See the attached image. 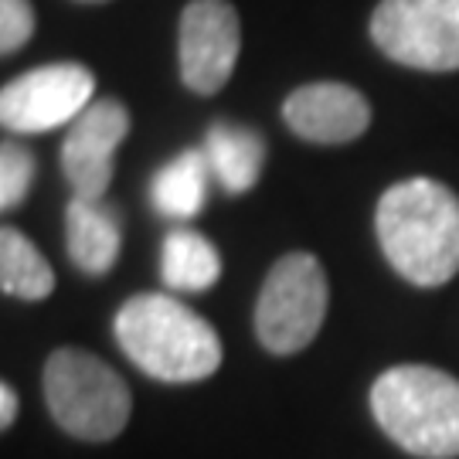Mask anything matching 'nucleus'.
<instances>
[{
	"label": "nucleus",
	"mask_w": 459,
	"mask_h": 459,
	"mask_svg": "<svg viewBox=\"0 0 459 459\" xmlns=\"http://www.w3.org/2000/svg\"><path fill=\"white\" fill-rule=\"evenodd\" d=\"M385 259L415 282L443 286L459 273V197L432 178L388 187L375 212Z\"/></svg>",
	"instance_id": "nucleus-1"
},
{
	"label": "nucleus",
	"mask_w": 459,
	"mask_h": 459,
	"mask_svg": "<svg viewBox=\"0 0 459 459\" xmlns=\"http://www.w3.org/2000/svg\"><path fill=\"white\" fill-rule=\"evenodd\" d=\"M116 344L143 375L167 385L204 381L221 364V341L212 324L160 293H140L119 307Z\"/></svg>",
	"instance_id": "nucleus-2"
},
{
	"label": "nucleus",
	"mask_w": 459,
	"mask_h": 459,
	"mask_svg": "<svg viewBox=\"0 0 459 459\" xmlns=\"http://www.w3.org/2000/svg\"><path fill=\"white\" fill-rule=\"evenodd\" d=\"M371 411L405 453L459 456V381L429 364H398L375 381Z\"/></svg>",
	"instance_id": "nucleus-3"
},
{
	"label": "nucleus",
	"mask_w": 459,
	"mask_h": 459,
	"mask_svg": "<svg viewBox=\"0 0 459 459\" xmlns=\"http://www.w3.org/2000/svg\"><path fill=\"white\" fill-rule=\"evenodd\" d=\"M45 402L51 419L82 443H109L130 422L126 381L106 361L79 347L55 351L45 364Z\"/></svg>",
	"instance_id": "nucleus-4"
},
{
	"label": "nucleus",
	"mask_w": 459,
	"mask_h": 459,
	"mask_svg": "<svg viewBox=\"0 0 459 459\" xmlns=\"http://www.w3.org/2000/svg\"><path fill=\"white\" fill-rule=\"evenodd\" d=\"M327 273L310 252H286L263 282L255 333L265 351L296 354L310 344L327 316Z\"/></svg>",
	"instance_id": "nucleus-5"
},
{
	"label": "nucleus",
	"mask_w": 459,
	"mask_h": 459,
	"mask_svg": "<svg viewBox=\"0 0 459 459\" xmlns=\"http://www.w3.org/2000/svg\"><path fill=\"white\" fill-rule=\"evenodd\" d=\"M371 38L398 65L453 72L459 68V0H381Z\"/></svg>",
	"instance_id": "nucleus-6"
},
{
	"label": "nucleus",
	"mask_w": 459,
	"mask_h": 459,
	"mask_svg": "<svg viewBox=\"0 0 459 459\" xmlns=\"http://www.w3.org/2000/svg\"><path fill=\"white\" fill-rule=\"evenodd\" d=\"M96 75L79 62H55L17 75L0 92V123L14 133H45L75 123L92 106Z\"/></svg>",
	"instance_id": "nucleus-7"
},
{
	"label": "nucleus",
	"mask_w": 459,
	"mask_h": 459,
	"mask_svg": "<svg viewBox=\"0 0 459 459\" xmlns=\"http://www.w3.org/2000/svg\"><path fill=\"white\" fill-rule=\"evenodd\" d=\"M242 48L238 14L229 0H191L181 14V79L197 96H214L235 72Z\"/></svg>",
	"instance_id": "nucleus-8"
},
{
	"label": "nucleus",
	"mask_w": 459,
	"mask_h": 459,
	"mask_svg": "<svg viewBox=\"0 0 459 459\" xmlns=\"http://www.w3.org/2000/svg\"><path fill=\"white\" fill-rule=\"evenodd\" d=\"M130 133V113L119 99H96L75 123H68L62 143V170L75 197L102 201L113 184V160Z\"/></svg>",
	"instance_id": "nucleus-9"
},
{
	"label": "nucleus",
	"mask_w": 459,
	"mask_h": 459,
	"mask_svg": "<svg viewBox=\"0 0 459 459\" xmlns=\"http://www.w3.org/2000/svg\"><path fill=\"white\" fill-rule=\"evenodd\" d=\"M282 116L290 130L310 143H351L371 126L368 99L344 82L299 85L282 102Z\"/></svg>",
	"instance_id": "nucleus-10"
},
{
	"label": "nucleus",
	"mask_w": 459,
	"mask_h": 459,
	"mask_svg": "<svg viewBox=\"0 0 459 459\" xmlns=\"http://www.w3.org/2000/svg\"><path fill=\"white\" fill-rule=\"evenodd\" d=\"M65 242L72 263L85 276H106L123 248L119 214L106 201L72 197V204L65 208Z\"/></svg>",
	"instance_id": "nucleus-11"
},
{
	"label": "nucleus",
	"mask_w": 459,
	"mask_h": 459,
	"mask_svg": "<svg viewBox=\"0 0 459 459\" xmlns=\"http://www.w3.org/2000/svg\"><path fill=\"white\" fill-rule=\"evenodd\" d=\"M204 157L218 184L231 195H246L255 187L265 164L263 136L238 123H214L204 136Z\"/></svg>",
	"instance_id": "nucleus-12"
},
{
	"label": "nucleus",
	"mask_w": 459,
	"mask_h": 459,
	"mask_svg": "<svg viewBox=\"0 0 459 459\" xmlns=\"http://www.w3.org/2000/svg\"><path fill=\"white\" fill-rule=\"evenodd\" d=\"M212 178L214 174L204 150H184L181 157H174L170 164L157 170V178L150 184V201L164 218L191 221L208 201V181Z\"/></svg>",
	"instance_id": "nucleus-13"
},
{
	"label": "nucleus",
	"mask_w": 459,
	"mask_h": 459,
	"mask_svg": "<svg viewBox=\"0 0 459 459\" xmlns=\"http://www.w3.org/2000/svg\"><path fill=\"white\" fill-rule=\"evenodd\" d=\"M160 276L170 290L181 293H204L221 276L218 248L195 229H174L164 238L160 252Z\"/></svg>",
	"instance_id": "nucleus-14"
},
{
	"label": "nucleus",
	"mask_w": 459,
	"mask_h": 459,
	"mask_svg": "<svg viewBox=\"0 0 459 459\" xmlns=\"http://www.w3.org/2000/svg\"><path fill=\"white\" fill-rule=\"evenodd\" d=\"M0 290L24 303H38L55 290V273L41 252L17 229L0 231Z\"/></svg>",
	"instance_id": "nucleus-15"
},
{
	"label": "nucleus",
	"mask_w": 459,
	"mask_h": 459,
	"mask_svg": "<svg viewBox=\"0 0 459 459\" xmlns=\"http://www.w3.org/2000/svg\"><path fill=\"white\" fill-rule=\"evenodd\" d=\"M34 184V157L21 143L0 147V208H17Z\"/></svg>",
	"instance_id": "nucleus-16"
},
{
	"label": "nucleus",
	"mask_w": 459,
	"mask_h": 459,
	"mask_svg": "<svg viewBox=\"0 0 459 459\" xmlns=\"http://www.w3.org/2000/svg\"><path fill=\"white\" fill-rule=\"evenodd\" d=\"M34 34L31 0H0V51L14 55Z\"/></svg>",
	"instance_id": "nucleus-17"
},
{
	"label": "nucleus",
	"mask_w": 459,
	"mask_h": 459,
	"mask_svg": "<svg viewBox=\"0 0 459 459\" xmlns=\"http://www.w3.org/2000/svg\"><path fill=\"white\" fill-rule=\"evenodd\" d=\"M14 415H17V394H14V388L4 381V385H0V426L11 429Z\"/></svg>",
	"instance_id": "nucleus-18"
}]
</instances>
